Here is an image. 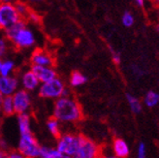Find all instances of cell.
Instances as JSON below:
<instances>
[{"instance_id": "cell-1", "label": "cell", "mask_w": 159, "mask_h": 158, "mask_svg": "<svg viewBox=\"0 0 159 158\" xmlns=\"http://www.w3.org/2000/svg\"><path fill=\"white\" fill-rule=\"evenodd\" d=\"M53 117L59 122L74 123L83 118V111L72 97H60L54 102Z\"/></svg>"}, {"instance_id": "cell-26", "label": "cell", "mask_w": 159, "mask_h": 158, "mask_svg": "<svg viewBox=\"0 0 159 158\" xmlns=\"http://www.w3.org/2000/svg\"><path fill=\"white\" fill-rule=\"evenodd\" d=\"M7 51V44H6V41L2 37H0V57L3 56L4 53L6 52Z\"/></svg>"}, {"instance_id": "cell-3", "label": "cell", "mask_w": 159, "mask_h": 158, "mask_svg": "<svg viewBox=\"0 0 159 158\" xmlns=\"http://www.w3.org/2000/svg\"><path fill=\"white\" fill-rule=\"evenodd\" d=\"M84 135H76V134H64L57 139V148L61 153L72 157L77 153L81 146Z\"/></svg>"}, {"instance_id": "cell-34", "label": "cell", "mask_w": 159, "mask_h": 158, "mask_svg": "<svg viewBox=\"0 0 159 158\" xmlns=\"http://www.w3.org/2000/svg\"><path fill=\"white\" fill-rule=\"evenodd\" d=\"M7 151H0V158H2L3 157V155L6 153Z\"/></svg>"}, {"instance_id": "cell-29", "label": "cell", "mask_w": 159, "mask_h": 158, "mask_svg": "<svg viewBox=\"0 0 159 158\" xmlns=\"http://www.w3.org/2000/svg\"><path fill=\"white\" fill-rule=\"evenodd\" d=\"M8 158H25L23 155H21L18 151H10L8 154Z\"/></svg>"}, {"instance_id": "cell-33", "label": "cell", "mask_w": 159, "mask_h": 158, "mask_svg": "<svg viewBox=\"0 0 159 158\" xmlns=\"http://www.w3.org/2000/svg\"><path fill=\"white\" fill-rule=\"evenodd\" d=\"M152 2L156 7H159V0H152Z\"/></svg>"}, {"instance_id": "cell-4", "label": "cell", "mask_w": 159, "mask_h": 158, "mask_svg": "<svg viewBox=\"0 0 159 158\" xmlns=\"http://www.w3.org/2000/svg\"><path fill=\"white\" fill-rule=\"evenodd\" d=\"M41 147L32 133L26 135H20L18 145V151L25 158H38L40 157Z\"/></svg>"}, {"instance_id": "cell-25", "label": "cell", "mask_w": 159, "mask_h": 158, "mask_svg": "<svg viewBox=\"0 0 159 158\" xmlns=\"http://www.w3.org/2000/svg\"><path fill=\"white\" fill-rule=\"evenodd\" d=\"M131 72L132 74L136 77V78H142L143 76L145 75V72H144V70H143L139 65H136V64H133L131 66Z\"/></svg>"}, {"instance_id": "cell-24", "label": "cell", "mask_w": 159, "mask_h": 158, "mask_svg": "<svg viewBox=\"0 0 159 158\" xmlns=\"http://www.w3.org/2000/svg\"><path fill=\"white\" fill-rule=\"evenodd\" d=\"M137 157L146 158L147 157V146L145 143H140L137 148Z\"/></svg>"}, {"instance_id": "cell-37", "label": "cell", "mask_w": 159, "mask_h": 158, "mask_svg": "<svg viewBox=\"0 0 159 158\" xmlns=\"http://www.w3.org/2000/svg\"><path fill=\"white\" fill-rule=\"evenodd\" d=\"M2 62H3V61H2L1 59H0V68H1V65H2Z\"/></svg>"}, {"instance_id": "cell-28", "label": "cell", "mask_w": 159, "mask_h": 158, "mask_svg": "<svg viewBox=\"0 0 159 158\" xmlns=\"http://www.w3.org/2000/svg\"><path fill=\"white\" fill-rule=\"evenodd\" d=\"M27 17L29 18L30 20H32L33 22H38L40 20V17H39V15H37L36 13L34 12H29L28 16Z\"/></svg>"}, {"instance_id": "cell-36", "label": "cell", "mask_w": 159, "mask_h": 158, "mask_svg": "<svg viewBox=\"0 0 159 158\" xmlns=\"http://www.w3.org/2000/svg\"><path fill=\"white\" fill-rule=\"evenodd\" d=\"M2 100H3V96L0 94V106H1V103H2Z\"/></svg>"}, {"instance_id": "cell-5", "label": "cell", "mask_w": 159, "mask_h": 158, "mask_svg": "<svg viewBox=\"0 0 159 158\" xmlns=\"http://www.w3.org/2000/svg\"><path fill=\"white\" fill-rule=\"evenodd\" d=\"M65 84L61 79L55 78L54 80L42 84L39 88V95L43 98L58 99L62 97L63 91L65 90Z\"/></svg>"}, {"instance_id": "cell-23", "label": "cell", "mask_w": 159, "mask_h": 158, "mask_svg": "<svg viewBox=\"0 0 159 158\" xmlns=\"http://www.w3.org/2000/svg\"><path fill=\"white\" fill-rule=\"evenodd\" d=\"M15 7H16V9H17L19 15L20 16V18L23 17V16H25H25H28V14L30 12V11H28L27 6L25 4H23V3H18V4L15 5Z\"/></svg>"}, {"instance_id": "cell-13", "label": "cell", "mask_w": 159, "mask_h": 158, "mask_svg": "<svg viewBox=\"0 0 159 158\" xmlns=\"http://www.w3.org/2000/svg\"><path fill=\"white\" fill-rule=\"evenodd\" d=\"M39 80L38 78L35 76V74L31 70L26 71L25 73H23L21 77V85L25 90L26 91H31L35 90L39 86Z\"/></svg>"}, {"instance_id": "cell-17", "label": "cell", "mask_w": 159, "mask_h": 158, "mask_svg": "<svg viewBox=\"0 0 159 158\" xmlns=\"http://www.w3.org/2000/svg\"><path fill=\"white\" fill-rule=\"evenodd\" d=\"M126 100L128 102L129 107L134 114H136V115L141 114L143 110V106H142L141 101L137 97L132 95L131 93H126Z\"/></svg>"}, {"instance_id": "cell-2", "label": "cell", "mask_w": 159, "mask_h": 158, "mask_svg": "<svg viewBox=\"0 0 159 158\" xmlns=\"http://www.w3.org/2000/svg\"><path fill=\"white\" fill-rule=\"evenodd\" d=\"M6 37L20 49L30 48L35 43L33 32L26 27L25 22L20 20L12 27L5 30Z\"/></svg>"}, {"instance_id": "cell-9", "label": "cell", "mask_w": 159, "mask_h": 158, "mask_svg": "<svg viewBox=\"0 0 159 158\" xmlns=\"http://www.w3.org/2000/svg\"><path fill=\"white\" fill-rule=\"evenodd\" d=\"M19 80L14 76H0V94L3 97L13 96L19 89Z\"/></svg>"}, {"instance_id": "cell-11", "label": "cell", "mask_w": 159, "mask_h": 158, "mask_svg": "<svg viewBox=\"0 0 159 158\" xmlns=\"http://www.w3.org/2000/svg\"><path fill=\"white\" fill-rule=\"evenodd\" d=\"M38 78L39 82L41 84H45L48 82H51L57 78V73L52 67H42V66H36L32 65L30 69Z\"/></svg>"}, {"instance_id": "cell-39", "label": "cell", "mask_w": 159, "mask_h": 158, "mask_svg": "<svg viewBox=\"0 0 159 158\" xmlns=\"http://www.w3.org/2000/svg\"><path fill=\"white\" fill-rule=\"evenodd\" d=\"M31 1H41V0H31Z\"/></svg>"}, {"instance_id": "cell-30", "label": "cell", "mask_w": 159, "mask_h": 158, "mask_svg": "<svg viewBox=\"0 0 159 158\" xmlns=\"http://www.w3.org/2000/svg\"><path fill=\"white\" fill-rule=\"evenodd\" d=\"M7 148H8V146H7V143L2 140L0 139V151H7Z\"/></svg>"}, {"instance_id": "cell-18", "label": "cell", "mask_w": 159, "mask_h": 158, "mask_svg": "<svg viewBox=\"0 0 159 158\" xmlns=\"http://www.w3.org/2000/svg\"><path fill=\"white\" fill-rule=\"evenodd\" d=\"M144 103L148 108H154L159 104V93L154 90H149L146 93Z\"/></svg>"}, {"instance_id": "cell-21", "label": "cell", "mask_w": 159, "mask_h": 158, "mask_svg": "<svg viewBox=\"0 0 159 158\" xmlns=\"http://www.w3.org/2000/svg\"><path fill=\"white\" fill-rule=\"evenodd\" d=\"M14 67H15V63L12 60H6L2 62L1 68H0V76H2V77L11 76V73L13 72Z\"/></svg>"}, {"instance_id": "cell-20", "label": "cell", "mask_w": 159, "mask_h": 158, "mask_svg": "<svg viewBox=\"0 0 159 158\" xmlns=\"http://www.w3.org/2000/svg\"><path fill=\"white\" fill-rule=\"evenodd\" d=\"M47 127L49 129V131L52 133V135H53L55 138H59L61 136V132H60V122L55 120L54 117L50 118L47 122Z\"/></svg>"}, {"instance_id": "cell-40", "label": "cell", "mask_w": 159, "mask_h": 158, "mask_svg": "<svg viewBox=\"0 0 159 158\" xmlns=\"http://www.w3.org/2000/svg\"><path fill=\"white\" fill-rule=\"evenodd\" d=\"M2 115V113H1V108H0V115Z\"/></svg>"}, {"instance_id": "cell-12", "label": "cell", "mask_w": 159, "mask_h": 158, "mask_svg": "<svg viewBox=\"0 0 159 158\" xmlns=\"http://www.w3.org/2000/svg\"><path fill=\"white\" fill-rule=\"evenodd\" d=\"M113 151L117 158H127L129 156V146L121 138H115L113 141Z\"/></svg>"}, {"instance_id": "cell-38", "label": "cell", "mask_w": 159, "mask_h": 158, "mask_svg": "<svg viewBox=\"0 0 159 158\" xmlns=\"http://www.w3.org/2000/svg\"><path fill=\"white\" fill-rule=\"evenodd\" d=\"M157 31H158V32H159V25H157Z\"/></svg>"}, {"instance_id": "cell-22", "label": "cell", "mask_w": 159, "mask_h": 158, "mask_svg": "<svg viewBox=\"0 0 159 158\" xmlns=\"http://www.w3.org/2000/svg\"><path fill=\"white\" fill-rule=\"evenodd\" d=\"M121 21H122V25L125 26V27H131L133 25H134V17H133V15L128 12V11H126L123 13L122 15V17H121Z\"/></svg>"}, {"instance_id": "cell-31", "label": "cell", "mask_w": 159, "mask_h": 158, "mask_svg": "<svg viewBox=\"0 0 159 158\" xmlns=\"http://www.w3.org/2000/svg\"><path fill=\"white\" fill-rule=\"evenodd\" d=\"M135 2L139 7H143L145 5V0H135Z\"/></svg>"}, {"instance_id": "cell-19", "label": "cell", "mask_w": 159, "mask_h": 158, "mask_svg": "<svg viewBox=\"0 0 159 158\" xmlns=\"http://www.w3.org/2000/svg\"><path fill=\"white\" fill-rule=\"evenodd\" d=\"M86 82H87V78L81 72H79V71H74V72H72V74H71L70 84L72 86H74V88L81 86L84 84Z\"/></svg>"}, {"instance_id": "cell-7", "label": "cell", "mask_w": 159, "mask_h": 158, "mask_svg": "<svg viewBox=\"0 0 159 158\" xmlns=\"http://www.w3.org/2000/svg\"><path fill=\"white\" fill-rule=\"evenodd\" d=\"M100 148L96 143L89 140V138L84 137L81 146H80L77 153L73 158H99Z\"/></svg>"}, {"instance_id": "cell-16", "label": "cell", "mask_w": 159, "mask_h": 158, "mask_svg": "<svg viewBox=\"0 0 159 158\" xmlns=\"http://www.w3.org/2000/svg\"><path fill=\"white\" fill-rule=\"evenodd\" d=\"M0 108H1V113L4 116H11L14 114H16L12 96L3 97V100H2V103H1Z\"/></svg>"}, {"instance_id": "cell-14", "label": "cell", "mask_w": 159, "mask_h": 158, "mask_svg": "<svg viewBox=\"0 0 159 158\" xmlns=\"http://www.w3.org/2000/svg\"><path fill=\"white\" fill-rule=\"evenodd\" d=\"M40 158H72V157L61 153L55 147H41Z\"/></svg>"}, {"instance_id": "cell-6", "label": "cell", "mask_w": 159, "mask_h": 158, "mask_svg": "<svg viewBox=\"0 0 159 158\" xmlns=\"http://www.w3.org/2000/svg\"><path fill=\"white\" fill-rule=\"evenodd\" d=\"M21 20L15 5L11 3L0 4V28L8 29Z\"/></svg>"}, {"instance_id": "cell-35", "label": "cell", "mask_w": 159, "mask_h": 158, "mask_svg": "<svg viewBox=\"0 0 159 158\" xmlns=\"http://www.w3.org/2000/svg\"><path fill=\"white\" fill-rule=\"evenodd\" d=\"M0 1H2V3H10V0H0Z\"/></svg>"}, {"instance_id": "cell-32", "label": "cell", "mask_w": 159, "mask_h": 158, "mask_svg": "<svg viewBox=\"0 0 159 158\" xmlns=\"http://www.w3.org/2000/svg\"><path fill=\"white\" fill-rule=\"evenodd\" d=\"M99 158H117V157H116L115 155H104V156H101L100 155Z\"/></svg>"}, {"instance_id": "cell-10", "label": "cell", "mask_w": 159, "mask_h": 158, "mask_svg": "<svg viewBox=\"0 0 159 158\" xmlns=\"http://www.w3.org/2000/svg\"><path fill=\"white\" fill-rule=\"evenodd\" d=\"M31 63L32 65L42 67H52L54 64V59L50 53L42 50H36L31 55Z\"/></svg>"}, {"instance_id": "cell-15", "label": "cell", "mask_w": 159, "mask_h": 158, "mask_svg": "<svg viewBox=\"0 0 159 158\" xmlns=\"http://www.w3.org/2000/svg\"><path fill=\"white\" fill-rule=\"evenodd\" d=\"M18 124L20 135H26L30 134L31 128H30V116L28 114H21L18 115Z\"/></svg>"}, {"instance_id": "cell-8", "label": "cell", "mask_w": 159, "mask_h": 158, "mask_svg": "<svg viewBox=\"0 0 159 158\" xmlns=\"http://www.w3.org/2000/svg\"><path fill=\"white\" fill-rule=\"evenodd\" d=\"M12 97L16 114H27L31 107V97L29 92L25 89H19Z\"/></svg>"}, {"instance_id": "cell-27", "label": "cell", "mask_w": 159, "mask_h": 158, "mask_svg": "<svg viewBox=\"0 0 159 158\" xmlns=\"http://www.w3.org/2000/svg\"><path fill=\"white\" fill-rule=\"evenodd\" d=\"M112 58H113V61L115 64L118 65L119 63L121 62V56H120V53L117 52H115V51H112Z\"/></svg>"}]
</instances>
